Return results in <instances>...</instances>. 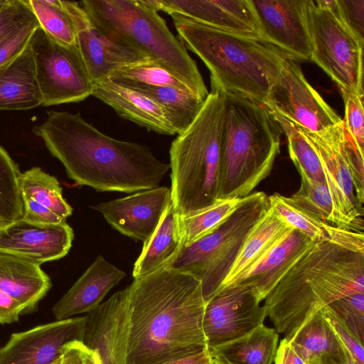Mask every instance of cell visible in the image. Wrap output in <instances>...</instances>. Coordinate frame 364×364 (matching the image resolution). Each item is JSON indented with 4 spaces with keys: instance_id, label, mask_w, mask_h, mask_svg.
<instances>
[{
    "instance_id": "obj_50",
    "label": "cell",
    "mask_w": 364,
    "mask_h": 364,
    "mask_svg": "<svg viewBox=\"0 0 364 364\" xmlns=\"http://www.w3.org/2000/svg\"><path fill=\"white\" fill-rule=\"evenodd\" d=\"M345 364H360L348 351Z\"/></svg>"
},
{
    "instance_id": "obj_9",
    "label": "cell",
    "mask_w": 364,
    "mask_h": 364,
    "mask_svg": "<svg viewBox=\"0 0 364 364\" xmlns=\"http://www.w3.org/2000/svg\"><path fill=\"white\" fill-rule=\"evenodd\" d=\"M311 61L335 81L341 91L363 95V43L346 26L336 0H307Z\"/></svg>"
},
{
    "instance_id": "obj_17",
    "label": "cell",
    "mask_w": 364,
    "mask_h": 364,
    "mask_svg": "<svg viewBox=\"0 0 364 364\" xmlns=\"http://www.w3.org/2000/svg\"><path fill=\"white\" fill-rule=\"evenodd\" d=\"M171 201L170 188L161 186L100 203L92 208L101 213L120 233L144 242L156 229Z\"/></svg>"
},
{
    "instance_id": "obj_53",
    "label": "cell",
    "mask_w": 364,
    "mask_h": 364,
    "mask_svg": "<svg viewBox=\"0 0 364 364\" xmlns=\"http://www.w3.org/2000/svg\"><path fill=\"white\" fill-rule=\"evenodd\" d=\"M61 363V358L53 363L52 364H60Z\"/></svg>"
},
{
    "instance_id": "obj_23",
    "label": "cell",
    "mask_w": 364,
    "mask_h": 364,
    "mask_svg": "<svg viewBox=\"0 0 364 364\" xmlns=\"http://www.w3.org/2000/svg\"><path fill=\"white\" fill-rule=\"evenodd\" d=\"M52 286L41 264L22 256L0 251V290L18 301L23 313L33 311Z\"/></svg>"
},
{
    "instance_id": "obj_14",
    "label": "cell",
    "mask_w": 364,
    "mask_h": 364,
    "mask_svg": "<svg viewBox=\"0 0 364 364\" xmlns=\"http://www.w3.org/2000/svg\"><path fill=\"white\" fill-rule=\"evenodd\" d=\"M86 321L69 318L13 333L0 349V364H52L70 343L83 341Z\"/></svg>"
},
{
    "instance_id": "obj_22",
    "label": "cell",
    "mask_w": 364,
    "mask_h": 364,
    "mask_svg": "<svg viewBox=\"0 0 364 364\" xmlns=\"http://www.w3.org/2000/svg\"><path fill=\"white\" fill-rule=\"evenodd\" d=\"M77 46L92 82L108 78L122 67L151 60L137 50L110 40L91 23L78 31Z\"/></svg>"
},
{
    "instance_id": "obj_3",
    "label": "cell",
    "mask_w": 364,
    "mask_h": 364,
    "mask_svg": "<svg viewBox=\"0 0 364 364\" xmlns=\"http://www.w3.org/2000/svg\"><path fill=\"white\" fill-rule=\"evenodd\" d=\"M357 293H364V252L319 240L270 291L263 306L276 331L287 336L333 301Z\"/></svg>"
},
{
    "instance_id": "obj_42",
    "label": "cell",
    "mask_w": 364,
    "mask_h": 364,
    "mask_svg": "<svg viewBox=\"0 0 364 364\" xmlns=\"http://www.w3.org/2000/svg\"><path fill=\"white\" fill-rule=\"evenodd\" d=\"M38 27L36 19L23 26L0 43V67L14 60L26 49Z\"/></svg>"
},
{
    "instance_id": "obj_4",
    "label": "cell",
    "mask_w": 364,
    "mask_h": 364,
    "mask_svg": "<svg viewBox=\"0 0 364 364\" xmlns=\"http://www.w3.org/2000/svg\"><path fill=\"white\" fill-rule=\"evenodd\" d=\"M171 16L178 39L209 70L211 88L266 105L285 62L292 59L287 53L258 36L228 32L177 15Z\"/></svg>"
},
{
    "instance_id": "obj_10",
    "label": "cell",
    "mask_w": 364,
    "mask_h": 364,
    "mask_svg": "<svg viewBox=\"0 0 364 364\" xmlns=\"http://www.w3.org/2000/svg\"><path fill=\"white\" fill-rule=\"evenodd\" d=\"M29 44L42 106L79 102L92 96L93 82L77 45H62L40 27Z\"/></svg>"
},
{
    "instance_id": "obj_54",
    "label": "cell",
    "mask_w": 364,
    "mask_h": 364,
    "mask_svg": "<svg viewBox=\"0 0 364 364\" xmlns=\"http://www.w3.org/2000/svg\"><path fill=\"white\" fill-rule=\"evenodd\" d=\"M205 364H216V363L215 362V360L213 359H212L210 361L208 362Z\"/></svg>"
},
{
    "instance_id": "obj_27",
    "label": "cell",
    "mask_w": 364,
    "mask_h": 364,
    "mask_svg": "<svg viewBox=\"0 0 364 364\" xmlns=\"http://www.w3.org/2000/svg\"><path fill=\"white\" fill-rule=\"evenodd\" d=\"M86 317L82 342L97 352L101 364H123L124 319L120 306L106 301Z\"/></svg>"
},
{
    "instance_id": "obj_49",
    "label": "cell",
    "mask_w": 364,
    "mask_h": 364,
    "mask_svg": "<svg viewBox=\"0 0 364 364\" xmlns=\"http://www.w3.org/2000/svg\"><path fill=\"white\" fill-rule=\"evenodd\" d=\"M212 359L213 358L210 355L209 350L207 349L202 352L166 364H205Z\"/></svg>"
},
{
    "instance_id": "obj_21",
    "label": "cell",
    "mask_w": 364,
    "mask_h": 364,
    "mask_svg": "<svg viewBox=\"0 0 364 364\" xmlns=\"http://www.w3.org/2000/svg\"><path fill=\"white\" fill-rule=\"evenodd\" d=\"M125 273L102 255L75 282L68 292L54 305L53 313L57 320H63L97 308L107 294L124 277Z\"/></svg>"
},
{
    "instance_id": "obj_12",
    "label": "cell",
    "mask_w": 364,
    "mask_h": 364,
    "mask_svg": "<svg viewBox=\"0 0 364 364\" xmlns=\"http://www.w3.org/2000/svg\"><path fill=\"white\" fill-rule=\"evenodd\" d=\"M296 127L318 156L326 185L338 210L356 230L363 232V207L359 204L354 191L352 157L344 135L343 119L318 132Z\"/></svg>"
},
{
    "instance_id": "obj_48",
    "label": "cell",
    "mask_w": 364,
    "mask_h": 364,
    "mask_svg": "<svg viewBox=\"0 0 364 364\" xmlns=\"http://www.w3.org/2000/svg\"><path fill=\"white\" fill-rule=\"evenodd\" d=\"M274 360V364H306L285 338L277 346Z\"/></svg>"
},
{
    "instance_id": "obj_20",
    "label": "cell",
    "mask_w": 364,
    "mask_h": 364,
    "mask_svg": "<svg viewBox=\"0 0 364 364\" xmlns=\"http://www.w3.org/2000/svg\"><path fill=\"white\" fill-rule=\"evenodd\" d=\"M92 96L112 108L122 118L159 134H176L166 112L143 94L109 78L93 82Z\"/></svg>"
},
{
    "instance_id": "obj_26",
    "label": "cell",
    "mask_w": 364,
    "mask_h": 364,
    "mask_svg": "<svg viewBox=\"0 0 364 364\" xmlns=\"http://www.w3.org/2000/svg\"><path fill=\"white\" fill-rule=\"evenodd\" d=\"M42 105L30 44L0 67V110H26Z\"/></svg>"
},
{
    "instance_id": "obj_51",
    "label": "cell",
    "mask_w": 364,
    "mask_h": 364,
    "mask_svg": "<svg viewBox=\"0 0 364 364\" xmlns=\"http://www.w3.org/2000/svg\"><path fill=\"white\" fill-rule=\"evenodd\" d=\"M9 224V223L2 220L1 218H0V230H2L4 228H5L6 227H7Z\"/></svg>"
},
{
    "instance_id": "obj_43",
    "label": "cell",
    "mask_w": 364,
    "mask_h": 364,
    "mask_svg": "<svg viewBox=\"0 0 364 364\" xmlns=\"http://www.w3.org/2000/svg\"><path fill=\"white\" fill-rule=\"evenodd\" d=\"M341 20L362 43H364V0H336Z\"/></svg>"
},
{
    "instance_id": "obj_25",
    "label": "cell",
    "mask_w": 364,
    "mask_h": 364,
    "mask_svg": "<svg viewBox=\"0 0 364 364\" xmlns=\"http://www.w3.org/2000/svg\"><path fill=\"white\" fill-rule=\"evenodd\" d=\"M183 245L181 216L171 201L153 234L144 242L134 263V279L146 276L168 266Z\"/></svg>"
},
{
    "instance_id": "obj_7",
    "label": "cell",
    "mask_w": 364,
    "mask_h": 364,
    "mask_svg": "<svg viewBox=\"0 0 364 364\" xmlns=\"http://www.w3.org/2000/svg\"><path fill=\"white\" fill-rule=\"evenodd\" d=\"M224 95L211 88L193 122L172 141L171 198L179 215L218 200Z\"/></svg>"
},
{
    "instance_id": "obj_39",
    "label": "cell",
    "mask_w": 364,
    "mask_h": 364,
    "mask_svg": "<svg viewBox=\"0 0 364 364\" xmlns=\"http://www.w3.org/2000/svg\"><path fill=\"white\" fill-rule=\"evenodd\" d=\"M336 318L363 345L364 293L341 297L327 306Z\"/></svg>"
},
{
    "instance_id": "obj_6",
    "label": "cell",
    "mask_w": 364,
    "mask_h": 364,
    "mask_svg": "<svg viewBox=\"0 0 364 364\" xmlns=\"http://www.w3.org/2000/svg\"><path fill=\"white\" fill-rule=\"evenodd\" d=\"M80 4L105 36L147 55L206 100L209 92L195 60L144 0H84Z\"/></svg>"
},
{
    "instance_id": "obj_38",
    "label": "cell",
    "mask_w": 364,
    "mask_h": 364,
    "mask_svg": "<svg viewBox=\"0 0 364 364\" xmlns=\"http://www.w3.org/2000/svg\"><path fill=\"white\" fill-rule=\"evenodd\" d=\"M18 165L0 146V218L11 223L23 216V202L18 186Z\"/></svg>"
},
{
    "instance_id": "obj_29",
    "label": "cell",
    "mask_w": 364,
    "mask_h": 364,
    "mask_svg": "<svg viewBox=\"0 0 364 364\" xmlns=\"http://www.w3.org/2000/svg\"><path fill=\"white\" fill-rule=\"evenodd\" d=\"M40 28L64 46H76L79 31L90 24L80 2L63 0H26Z\"/></svg>"
},
{
    "instance_id": "obj_55",
    "label": "cell",
    "mask_w": 364,
    "mask_h": 364,
    "mask_svg": "<svg viewBox=\"0 0 364 364\" xmlns=\"http://www.w3.org/2000/svg\"><path fill=\"white\" fill-rule=\"evenodd\" d=\"M216 364H219V363H216Z\"/></svg>"
},
{
    "instance_id": "obj_32",
    "label": "cell",
    "mask_w": 364,
    "mask_h": 364,
    "mask_svg": "<svg viewBox=\"0 0 364 364\" xmlns=\"http://www.w3.org/2000/svg\"><path fill=\"white\" fill-rule=\"evenodd\" d=\"M130 87L156 102L167 114L177 134L195 119L205 100L196 95L169 86L129 85Z\"/></svg>"
},
{
    "instance_id": "obj_56",
    "label": "cell",
    "mask_w": 364,
    "mask_h": 364,
    "mask_svg": "<svg viewBox=\"0 0 364 364\" xmlns=\"http://www.w3.org/2000/svg\"><path fill=\"white\" fill-rule=\"evenodd\" d=\"M1 1V0H0V1Z\"/></svg>"
},
{
    "instance_id": "obj_36",
    "label": "cell",
    "mask_w": 364,
    "mask_h": 364,
    "mask_svg": "<svg viewBox=\"0 0 364 364\" xmlns=\"http://www.w3.org/2000/svg\"><path fill=\"white\" fill-rule=\"evenodd\" d=\"M284 132L289 156L300 175L318 182H326L318 156L311 142L291 122L273 114Z\"/></svg>"
},
{
    "instance_id": "obj_5",
    "label": "cell",
    "mask_w": 364,
    "mask_h": 364,
    "mask_svg": "<svg viewBox=\"0 0 364 364\" xmlns=\"http://www.w3.org/2000/svg\"><path fill=\"white\" fill-rule=\"evenodd\" d=\"M223 95L218 199L242 198L269 175L279 153L282 130L264 105L235 94Z\"/></svg>"
},
{
    "instance_id": "obj_11",
    "label": "cell",
    "mask_w": 364,
    "mask_h": 364,
    "mask_svg": "<svg viewBox=\"0 0 364 364\" xmlns=\"http://www.w3.org/2000/svg\"><path fill=\"white\" fill-rule=\"evenodd\" d=\"M265 106L272 113L313 132L323 131L342 121L291 58L287 60L272 87Z\"/></svg>"
},
{
    "instance_id": "obj_34",
    "label": "cell",
    "mask_w": 364,
    "mask_h": 364,
    "mask_svg": "<svg viewBox=\"0 0 364 364\" xmlns=\"http://www.w3.org/2000/svg\"><path fill=\"white\" fill-rule=\"evenodd\" d=\"M18 186L21 196L33 198L65 220L71 215L73 208L63 198L58 181L41 168L21 173Z\"/></svg>"
},
{
    "instance_id": "obj_28",
    "label": "cell",
    "mask_w": 364,
    "mask_h": 364,
    "mask_svg": "<svg viewBox=\"0 0 364 364\" xmlns=\"http://www.w3.org/2000/svg\"><path fill=\"white\" fill-rule=\"evenodd\" d=\"M268 199L271 210L278 218L289 228L301 232L311 240H328L364 252L363 232L342 229L323 222L279 193L268 196Z\"/></svg>"
},
{
    "instance_id": "obj_18",
    "label": "cell",
    "mask_w": 364,
    "mask_h": 364,
    "mask_svg": "<svg viewBox=\"0 0 364 364\" xmlns=\"http://www.w3.org/2000/svg\"><path fill=\"white\" fill-rule=\"evenodd\" d=\"M73 237V230L66 222L40 225L21 219L0 230V251L18 255L41 264L65 257L72 246Z\"/></svg>"
},
{
    "instance_id": "obj_35",
    "label": "cell",
    "mask_w": 364,
    "mask_h": 364,
    "mask_svg": "<svg viewBox=\"0 0 364 364\" xmlns=\"http://www.w3.org/2000/svg\"><path fill=\"white\" fill-rule=\"evenodd\" d=\"M244 198L218 199L214 203L181 216L183 245L210 233L223 223L242 204Z\"/></svg>"
},
{
    "instance_id": "obj_37",
    "label": "cell",
    "mask_w": 364,
    "mask_h": 364,
    "mask_svg": "<svg viewBox=\"0 0 364 364\" xmlns=\"http://www.w3.org/2000/svg\"><path fill=\"white\" fill-rule=\"evenodd\" d=\"M108 78L124 86H169L196 95L185 82L152 60L122 67Z\"/></svg>"
},
{
    "instance_id": "obj_40",
    "label": "cell",
    "mask_w": 364,
    "mask_h": 364,
    "mask_svg": "<svg viewBox=\"0 0 364 364\" xmlns=\"http://www.w3.org/2000/svg\"><path fill=\"white\" fill-rule=\"evenodd\" d=\"M345 104L344 127L358 149L364 150L363 95L341 91Z\"/></svg>"
},
{
    "instance_id": "obj_41",
    "label": "cell",
    "mask_w": 364,
    "mask_h": 364,
    "mask_svg": "<svg viewBox=\"0 0 364 364\" xmlns=\"http://www.w3.org/2000/svg\"><path fill=\"white\" fill-rule=\"evenodd\" d=\"M36 20L26 0H10L0 11V43L26 23Z\"/></svg>"
},
{
    "instance_id": "obj_46",
    "label": "cell",
    "mask_w": 364,
    "mask_h": 364,
    "mask_svg": "<svg viewBox=\"0 0 364 364\" xmlns=\"http://www.w3.org/2000/svg\"><path fill=\"white\" fill-rule=\"evenodd\" d=\"M97 352L82 341L70 343L61 356L60 364H101Z\"/></svg>"
},
{
    "instance_id": "obj_13",
    "label": "cell",
    "mask_w": 364,
    "mask_h": 364,
    "mask_svg": "<svg viewBox=\"0 0 364 364\" xmlns=\"http://www.w3.org/2000/svg\"><path fill=\"white\" fill-rule=\"evenodd\" d=\"M252 289L221 288L205 305L203 330L209 350L240 338L263 324L267 314Z\"/></svg>"
},
{
    "instance_id": "obj_44",
    "label": "cell",
    "mask_w": 364,
    "mask_h": 364,
    "mask_svg": "<svg viewBox=\"0 0 364 364\" xmlns=\"http://www.w3.org/2000/svg\"><path fill=\"white\" fill-rule=\"evenodd\" d=\"M322 312L346 349L360 364H364L363 345L353 336L327 306L322 309Z\"/></svg>"
},
{
    "instance_id": "obj_8",
    "label": "cell",
    "mask_w": 364,
    "mask_h": 364,
    "mask_svg": "<svg viewBox=\"0 0 364 364\" xmlns=\"http://www.w3.org/2000/svg\"><path fill=\"white\" fill-rule=\"evenodd\" d=\"M269 209L264 193H250L216 229L183 246L168 268L197 277L206 303L220 289L249 232Z\"/></svg>"
},
{
    "instance_id": "obj_24",
    "label": "cell",
    "mask_w": 364,
    "mask_h": 364,
    "mask_svg": "<svg viewBox=\"0 0 364 364\" xmlns=\"http://www.w3.org/2000/svg\"><path fill=\"white\" fill-rule=\"evenodd\" d=\"M306 364H345L348 350L325 318L316 312L284 337Z\"/></svg>"
},
{
    "instance_id": "obj_47",
    "label": "cell",
    "mask_w": 364,
    "mask_h": 364,
    "mask_svg": "<svg viewBox=\"0 0 364 364\" xmlns=\"http://www.w3.org/2000/svg\"><path fill=\"white\" fill-rule=\"evenodd\" d=\"M23 312L24 308L18 301L0 290V323L16 322Z\"/></svg>"
},
{
    "instance_id": "obj_31",
    "label": "cell",
    "mask_w": 364,
    "mask_h": 364,
    "mask_svg": "<svg viewBox=\"0 0 364 364\" xmlns=\"http://www.w3.org/2000/svg\"><path fill=\"white\" fill-rule=\"evenodd\" d=\"M289 228L269 207L266 214L247 236L221 288L230 285L240 274L255 263Z\"/></svg>"
},
{
    "instance_id": "obj_52",
    "label": "cell",
    "mask_w": 364,
    "mask_h": 364,
    "mask_svg": "<svg viewBox=\"0 0 364 364\" xmlns=\"http://www.w3.org/2000/svg\"><path fill=\"white\" fill-rule=\"evenodd\" d=\"M10 0H1L0 1V11L8 4Z\"/></svg>"
},
{
    "instance_id": "obj_30",
    "label": "cell",
    "mask_w": 364,
    "mask_h": 364,
    "mask_svg": "<svg viewBox=\"0 0 364 364\" xmlns=\"http://www.w3.org/2000/svg\"><path fill=\"white\" fill-rule=\"evenodd\" d=\"M278 341L276 330L262 324L248 334L209 352L219 364H272Z\"/></svg>"
},
{
    "instance_id": "obj_2",
    "label": "cell",
    "mask_w": 364,
    "mask_h": 364,
    "mask_svg": "<svg viewBox=\"0 0 364 364\" xmlns=\"http://www.w3.org/2000/svg\"><path fill=\"white\" fill-rule=\"evenodd\" d=\"M33 129L77 185L97 191L134 193L157 188L170 168L144 144L116 139L80 113L48 110Z\"/></svg>"
},
{
    "instance_id": "obj_15",
    "label": "cell",
    "mask_w": 364,
    "mask_h": 364,
    "mask_svg": "<svg viewBox=\"0 0 364 364\" xmlns=\"http://www.w3.org/2000/svg\"><path fill=\"white\" fill-rule=\"evenodd\" d=\"M262 37L294 60H311L307 0H250Z\"/></svg>"
},
{
    "instance_id": "obj_33",
    "label": "cell",
    "mask_w": 364,
    "mask_h": 364,
    "mask_svg": "<svg viewBox=\"0 0 364 364\" xmlns=\"http://www.w3.org/2000/svg\"><path fill=\"white\" fill-rule=\"evenodd\" d=\"M300 176L299 190L288 197L294 205L323 222L339 228L358 231L338 210L326 182L315 181L304 175Z\"/></svg>"
},
{
    "instance_id": "obj_19",
    "label": "cell",
    "mask_w": 364,
    "mask_h": 364,
    "mask_svg": "<svg viewBox=\"0 0 364 364\" xmlns=\"http://www.w3.org/2000/svg\"><path fill=\"white\" fill-rule=\"evenodd\" d=\"M315 242L301 232L289 228L228 286L239 284L247 287L262 302Z\"/></svg>"
},
{
    "instance_id": "obj_1",
    "label": "cell",
    "mask_w": 364,
    "mask_h": 364,
    "mask_svg": "<svg viewBox=\"0 0 364 364\" xmlns=\"http://www.w3.org/2000/svg\"><path fill=\"white\" fill-rule=\"evenodd\" d=\"M127 287L123 364H166L208 349L197 277L167 267Z\"/></svg>"
},
{
    "instance_id": "obj_16",
    "label": "cell",
    "mask_w": 364,
    "mask_h": 364,
    "mask_svg": "<svg viewBox=\"0 0 364 364\" xmlns=\"http://www.w3.org/2000/svg\"><path fill=\"white\" fill-rule=\"evenodd\" d=\"M144 2L156 11H161L170 16L177 15L228 32L262 37L250 0H144Z\"/></svg>"
},
{
    "instance_id": "obj_45",
    "label": "cell",
    "mask_w": 364,
    "mask_h": 364,
    "mask_svg": "<svg viewBox=\"0 0 364 364\" xmlns=\"http://www.w3.org/2000/svg\"><path fill=\"white\" fill-rule=\"evenodd\" d=\"M23 202L22 220L35 225H50L65 223L58 215L28 196H21Z\"/></svg>"
}]
</instances>
